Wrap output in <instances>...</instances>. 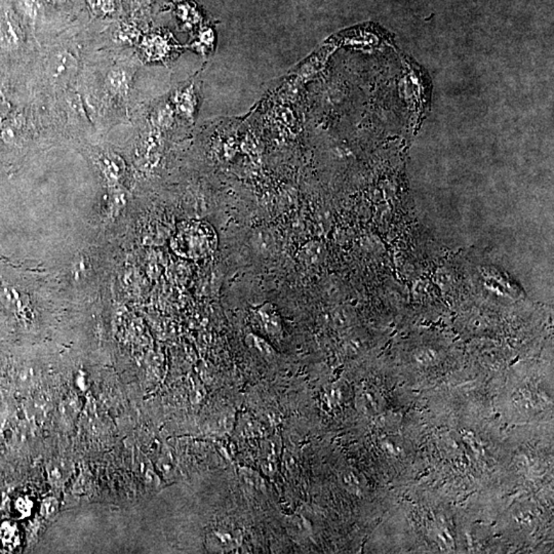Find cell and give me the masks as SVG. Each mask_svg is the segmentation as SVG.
<instances>
[{
  "instance_id": "1",
  "label": "cell",
  "mask_w": 554,
  "mask_h": 554,
  "mask_svg": "<svg viewBox=\"0 0 554 554\" xmlns=\"http://www.w3.org/2000/svg\"><path fill=\"white\" fill-rule=\"evenodd\" d=\"M217 243V236L211 226L204 222H191L178 231L174 246L178 254L197 259L213 254Z\"/></svg>"
},
{
  "instance_id": "2",
  "label": "cell",
  "mask_w": 554,
  "mask_h": 554,
  "mask_svg": "<svg viewBox=\"0 0 554 554\" xmlns=\"http://www.w3.org/2000/svg\"><path fill=\"white\" fill-rule=\"evenodd\" d=\"M76 67V60L68 52H54L49 62V72L56 81L69 79Z\"/></svg>"
},
{
  "instance_id": "3",
  "label": "cell",
  "mask_w": 554,
  "mask_h": 554,
  "mask_svg": "<svg viewBox=\"0 0 554 554\" xmlns=\"http://www.w3.org/2000/svg\"><path fill=\"white\" fill-rule=\"evenodd\" d=\"M211 543L218 553L236 549L241 543V533L239 531H230L227 529H218L211 535Z\"/></svg>"
},
{
  "instance_id": "4",
  "label": "cell",
  "mask_w": 554,
  "mask_h": 554,
  "mask_svg": "<svg viewBox=\"0 0 554 554\" xmlns=\"http://www.w3.org/2000/svg\"><path fill=\"white\" fill-rule=\"evenodd\" d=\"M259 316L267 332L277 335L280 332V321L275 310L269 307H262L259 309Z\"/></svg>"
},
{
  "instance_id": "5",
  "label": "cell",
  "mask_w": 554,
  "mask_h": 554,
  "mask_svg": "<svg viewBox=\"0 0 554 554\" xmlns=\"http://www.w3.org/2000/svg\"><path fill=\"white\" fill-rule=\"evenodd\" d=\"M109 88L116 93L127 92V86H129V76L127 72L123 70H113L107 77Z\"/></svg>"
},
{
  "instance_id": "6",
  "label": "cell",
  "mask_w": 554,
  "mask_h": 554,
  "mask_svg": "<svg viewBox=\"0 0 554 554\" xmlns=\"http://www.w3.org/2000/svg\"><path fill=\"white\" fill-rule=\"evenodd\" d=\"M248 339H250V341H252L250 342L252 347L257 349L261 354L268 357L273 354V349L263 339L259 338V337L255 336V335H250V336H248Z\"/></svg>"
},
{
  "instance_id": "7",
  "label": "cell",
  "mask_w": 554,
  "mask_h": 554,
  "mask_svg": "<svg viewBox=\"0 0 554 554\" xmlns=\"http://www.w3.org/2000/svg\"><path fill=\"white\" fill-rule=\"evenodd\" d=\"M96 11H110L112 10V1L110 0H90Z\"/></svg>"
}]
</instances>
